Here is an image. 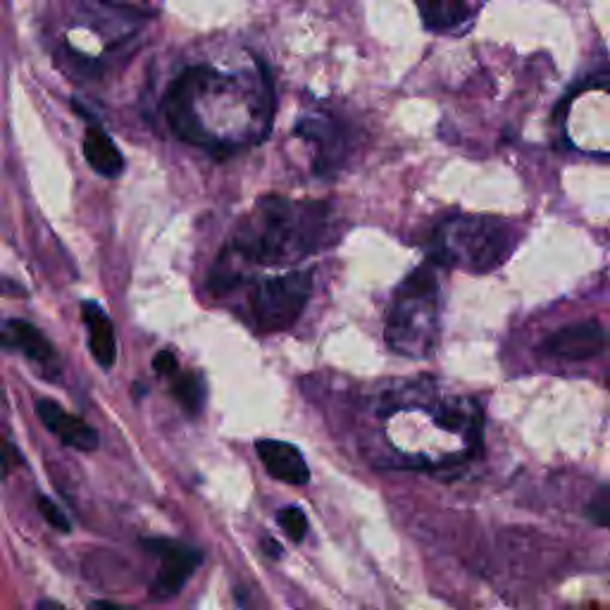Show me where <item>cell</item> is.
Instances as JSON below:
<instances>
[{"mask_svg": "<svg viewBox=\"0 0 610 610\" xmlns=\"http://www.w3.org/2000/svg\"><path fill=\"white\" fill-rule=\"evenodd\" d=\"M3 341H8V344H12L15 348H20L24 356L36 360V363H51V360L55 358L51 341H48L46 336H43L34 325H29V322H22V320L8 322V327H5V332H3Z\"/></svg>", "mask_w": 610, "mask_h": 610, "instance_id": "obj_14", "label": "cell"}, {"mask_svg": "<svg viewBox=\"0 0 610 610\" xmlns=\"http://www.w3.org/2000/svg\"><path fill=\"white\" fill-rule=\"evenodd\" d=\"M172 396L177 398L179 406L184 408L186 415H198L205 403V384L203 379L194 372H174Z\"/></svg>", "mask_w": 610, "mask_h": 610, "instance_id": "obj_15", "label": "cell"}, {"mask_svg": "<svg viewBox=\"0 0 610 610\" xmlns=\"http://www.w3.org/2000/svg\"><path fill=\"white\" fill-rule=\"evenodd\" d=\"M260 546H263V551H265V556H270V558H282V546L277 544L275 539L272 537H265L263 541H260Z\"/></svg>", "mask_w": 610, "mask_h": 610, "instance_id": "obj_21", "label": "cell"}, {"mask_svg": "<svg viewBox=\"0 0 610 610\" xmlns=\"http://www.w3.org/2000/svg\"><path fill=\"white\" fill-rule=\"evenodd\" d=\"M255 451H258L263 468L279 482L294 484V487L308 484L310 468L305 463L303 453L294 444H286V441L279 439H260L255 444Z\"/></svg>", "mask_w": 610, "mask_h": 610, "instance_id": "obj_9", "label": "cell"}, {"mask_svg": "<svg viewBox=\"0 0 610 610\" xmlns=\"http://www.w3.org/2000/svg\"><path fill=\"white\" fill-rule=\"evenodd\" d=\"M36 413H39L43 425L51 429L53 434H58L67 446L77 448V451H96L98 444H101L96 429L86 425L79 417L67 413L65 408L58 406L51 398H41V401L36 403Z\"/></svg>", "mask_w": 610, "mask_h": 610, "instance_id": "obj_10", "label": "cell"}, {"mask_svg": "<svg viewBox=\"0 0 610 610\" xmlns=\"http://www.w3.org/2000/svg\"><path fill=\"white\" fill-rule=\"evenodd\" d=\"M82 315L86 329H89V346L93 358H96V363L105 367V370H110L117 360V339L110 317L103 313L101 305L93 301H86L82 305Z\"/></svg>", "mask_w": 610, "mask_h": 610, "instance_id": "obj_12", "label": "cell"}, {"mask_svg": "<svg viewBox=\"0 0 610 610\" xmlns=\"http://www.w3.org/2000/svg\"><path fill=\"white\" fill-rule=\"evenodd\" d=\"M0 344H3V332H0Z\"/></svg>", "mask_w": 610, "mask_h": 610, "instance_id": "obj_22", "label": "cell"}, {"mask_svg": "<svg viewBox=\"0 0 610 610\" xmlns=\"http://www.w3.org/2000/svg\"><path fill=\"white\" fill-rule=\"evenodd\" d=\"M313 294V272L294 270L282 277L265 279L253 294V315L265 332H282L301 317Z\"/></svg>", "mask_w": 610, "mask_h": 610, "instance_id": "obj_4", "label": "cell"}, {"mask_svg": "<svg viewBox=\"0 0 610 610\" xmlns=\"http://www.w3.org/2000/svg\"><path fill=\"white\" fill-rule=\"evenodd\" d=\"M141 546L160 558V572L151 584V599L167 601L184 589L191 575L203 563V553L196 546L174 539H143Z\"/></svg>", "mask_w": 610, "mask_h": 610, "instance_id": "obj_6", "label": "cell"}, {"mask_svg": "<svg viewBox=\"0 0 610 610\" xmlns=\"http://www.w3.org/2000/svg\"><path fill=\"white\" fill-rule=\"evenodd\" d=\"M422 24L437 34L463 31L475 17L472 0H415Z\"/></svg>", "mask_w": 610, "mask_h": 610, "instance_id": "obj_11", "label": "cell"}, {"mask_svg": "<svg viewBox=\"0 0 610 610\" xmlns=\"http://www.w3.org/2000/svg\"><path fill=\"white\" fill-rule=\"evenodd\" d=\"M541 348L563 360L596 358L606 348V329L596 320L575 322V325H565L546 336Z\"/></svg>", "mask_w": 610, "mask_h": 610, "instance_id": "obj_8", "label": "cell"}, {"mask_svg": "<svg viewBox=\"0 0 610 610\" xmlns=\"http://www.w3.org/2000/svg\"><path fill=\"white\" fill-rule=\"evenodd\" d=\"M153 370L158 372L160 377H172L174 372L179 370V363H177V356H174L172 351H160L158 356L153 358Z\"/></svg>", "mask_w": 610, "mask_h": 610, "instance_id": "obj_19", "label": "cell"}, {"mask_svg": "<svg viewBox=\"0 0 610 610\" xmlns=\"http://www.w3.org/2000/svg\"><path fill=\"white\" fill-rule=\"evenodd\" d=\"M39 510H41L43 518H46L48 525L58 529V532H65L67 534L72 529V522L67 520V515L62 513V510L55 506V503L48 499V496H39Z\"/></svg>", "mask_w": 610, "mask_h": 610, "instance_id": "obj_18", "label": "cell"}, {"mask_svg": "<svg viewBox=\"0 0 610 610\" xmlns=\"http://www.w3.org/2000/svg\"><path fill=\"white\" fill-rule=\"evenodd\" d=\"M296 136L315 143L317 158L315 172L320 177H329L334 170H339L344 160V127L329 115H310L303 117L296 124Z\"/></svg>", "mask_w": 610, "mask_h": 610, "instance_id": "obj_7", "label": "cell"}, {"mask_svg": "<svg viewBox=\"0 0 610 610\" xmlns=\"http://www.w3.org/2000/svg\"><path fill=\"white\" fill-rule=\"evenodd\" d=\"M327 232L329 208L325 203H296L284 196H265L244 227L234 234L229 253L260 265L298 263L310 253L322 251Z\"/></svg>", "mask_w": 610, "mask_h": 610, "instance_id": "obj_1", "label": "cell"}, {"mask_svg": "<svg viewBox=\"0 0 610 610\" xmlns=\"http://www.w3.org/2000/svg\"><path fill=\"white\" fill-rule=\"evenodd\" d=\"M84 155H86V163H89L98 174H103V177H120L124 170V158L120 148H117L115 141L98 127H91L89 132H86Z\"/></svg>", "mask_w": 610, "mask_h": 610, "instance_id": "obj_13", "label": "cell"}, {"mask_svg": "<svg viewBox=\"0 0 610 610\" xmlns=\"http://www.w3.org/2000/svg\"><path fill=\"white\" fill-rule=\"evenodd\" d=\"M0 296H8V298H24L27 296V289L20 282H15V279L8 277H0Z\"/></svg>", "mask_w": 610, "mask_h": 610, "instance_id": "obj_20", "label": "cell"}, {"mask_svg": "<svg viewBox=\"0 0 610 610\" xmlns=\"http://www.w3.org/2000/svg\"><path fill=\"white\" fill-rule=\"evenodd\" d=\"M277 522H279V527L289 534V539H294V541L305 539V532H308V518H305V513L301 508H296V506L282 508L277 513Z\"/></svg>", "mask_w": 610, "mask_h": 610, "instance_id": "obj_16", "label": "cell"}, {"mask_svg": "<svg viewBox=\"0 0 610 610\" xmlns=\"http://www.w3.org/2000/svg\"><path fill=\"white\" fill-rule=\"evenodd\" d=\"M515 244L518 234L508 222L482 215H456L434 232L429 260L437 267H460L484 275L506 263Z\"/></svg>", "mask_w": 610, "mask_h": 610, "instance_id": "obj_3", "label": "cell"}, {"mask_svg": "<svg viewBox=\"0 0 610 610\" xmlns=\"http://www.w3.org/2000/svg\"><path fill=\"white\" fill-rule=\"evenodd\" d=\"M439 277L427 260L398 286L387 320V344L406 358H425L439 341Z\"/></svg>", "mask_w": 610, "mask_h": 610, "instance_id": "obj_2", "label": "cell"}, {"mask_svg": "<svg viewBox=\"0 0 610 610\" xmlns=\"http://www.w3.org/2000/svg\"><path fill=\"white\" fill-rule=\"evenodd\" d=\"M608 515H610V489L603 484L599 489V494L594 496L584 508V518L594 522V525L606 527L608 525Z\"/></svg>", "mask_w": 610, "mask_h": 610, "instance_id": "obj_17", "label": "cell"}, {"mask_svg": "<svg viewBox=\"0 0 610 610\" xmlns=\"http://www.w3.org/2000/svg\"><path fill=\"white\" fill-rule=\"evenodd\" d=\"M208 70H210L208 65L186 67V70L170 84V89H167L163 108L172 132L177 134L179 139L191 143V146H203L210 151V148H213V139H210V134L205 132L201 117H198L196 110L198 91H201L205 77H208Z\"/></svg>", "mask_w": 610, "mask_h": 610, "instance_id": "obj_5", "label": "cell"}]
</instances>
